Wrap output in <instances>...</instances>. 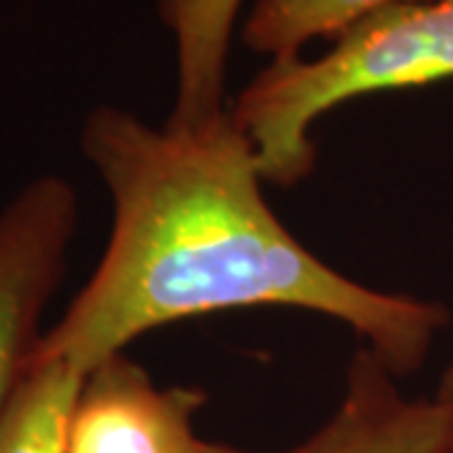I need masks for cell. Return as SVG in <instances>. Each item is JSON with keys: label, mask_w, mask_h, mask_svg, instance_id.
<instances>
[{"label": "cell", "mask_w": 453, "mask_h": 453, "mask_svg": "<svg viewBox=\"0 0 453 453\" xmlns=\"http://www.w3.org/2000/svg\"><path fill=\"white\" fill-rule=\"evenodd\" d=\"M79 142L111 196V234L33 360L91 372L179 320L292 308L350 327L403 378L451 318L441 303L375 290L312 255L270 207L257 151L229 111L199 127H151L98 104Z\"/></svg>", "instance_id": "obj_1"}, {"label": "cell", "mask_w": 453, "mask_h": 453, "mask_svg": "<svg viewBox=\"0 0 453 453\" xmlns=\"http://www.w3.org/2000/svg\"><path fill=\"white\" fill-rule=\"evenodd\" d=\"M453 79V0L390 5L318 58L270 61L229 109L267 184L295 187L318 162L312 127L353 98Z\"/></svg>", "instance_id": "obj_2"}, {"label": "cell", "mask_w": 453, "mask_h": 453, "mask_svg": "<svg viewBox=\"0 0 453 453\" xmlns=\"http://www.w3.org/2000/svg\"><path fill=\"white\" fill-rule=\"evenodd\" d=\"M79 229L71 181L41 174L0 207V413L43 338V312L68 273Z\"/></svg>", "instance_id": "obj_3"}, {"label": "cell", "mask_w": 453, "mask_h": 453, "mask_svg": "<svg viewBox=\"0 0 453 453\" xmlns=\"http://www.w3.org/2000/svg\"><path fill=\"white\" fill-rule=\"evenodd\" d=\"M207 395L189 386H157L127 353L86 375L68 428V453H204L195 416Z\"/></svg>", "instance_id": "obj_4"}, {"label": "cell", "mask_w": 453, "mask_h": 453, "mask_svg": "<svg viewBox=\"0 0 453 453\" xmlns=\"http://www.w3.org/2000/svg\"><path fill=\"white\" fill-rule=\"evenodd\" d=\"M393 372L360 348L345 372L335 413L312 436L280 453H453V401H411ZM204 453H257L207 441Z\"/></svg>", "instance_id": "obj_5"}, {"label": "cell", "mask_w": 453, "mask_h": 453, "mask_svg": "<svg viewBox=\"0 0 453 453\" xmlns=\"http://www.w3.org/2000/svg\"><path fill=\"white\" fill-rule=\"evenodd\" d=\"M242 5L244 0H159L177 50V96L166 124L199 127L229 111L226 64Z\"/></svg>", "instance_id": "obj_6"}, {"label": "cell", "mask_w": 453, "mask_h": 453, "mask_svg": "<svg viewBox=\"0 0 453 453\" xmlns=\"http://www.w3.org/2000/svg\"><path fill=\"white\" fill-rule=\"evenodd\" d=\"M88 372L65 360H31L0 413V453H68V428Z\"/></svg>", "instance_id": "obj_7"}, {"label": "cell", "mask_w": 453, "mask_h": 453, "mask_svg": "<svg viewBox=\"0 0 453 453\" xmlns=\"http://www.w3.org/2000/svg\"><path fill=\"white\" fill-rule=\"evenodd\" d=\"M403 3L423 0H255L242 41L270 61L297 58L315 38H338L365 16Z\"/></svg>", "instance_id": "obj_8"}, {"label": "cell", "mask_w": 453, "mask_h": 453, "mask_svg": "<svg viewBox=\"0 0 453 453\" xmlns=\"http://www.w3.org/2000/svg\"><path fill=\"white\" fill-rule=\"evenodd\" d=\"M438 398H446V401H453V360L449 363V368L441 378V388H438Z\"/></svg>", "instance_id": "obj_9"}]
</instances>
